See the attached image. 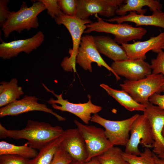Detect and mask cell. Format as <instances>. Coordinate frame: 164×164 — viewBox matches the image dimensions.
Returning <instances> with one entry per match:
<instances>
[{"mask_svg": "<svg viewBox=\"0 0 164 164\" xmlns=\"http://www.w3.org/2000/svg\"><path fill=\"white\" fill-rule=\"evenodd\" d=\"M162 92L163 91H164V84H163V85L162 86Z\"/></svg>", "mask_w": 164, "mask_h": 164, "instance_id": "f35d334b", "label": "cell"}, {"mask_svg": "<svg viewBox=\"0 0 164 164\" xmlns=\"http://www.w3.org/2000/svg\"><path fill=\"white\" fill-rule=\"evenodd\" d=\"M162 92V94L155 93L152 95L149 98V101L164 109V91Z\"/></svg>", "mask_w": 164, "mask_h": 164, "instance_id": "d6a6232c", "label": "cell"}, {"mask_svg": "<svg viewBox=\"0 0 164 164\" xmlns=\"http://www.w3.org/2000/svg\"><path fill=\"white\" fill-rule=\"evenodd\" d=\"M109 22L121 23L125 22H132L136 27L141 26H152L164 29V12L162 10L152 12L151 15L138 14L136 12H130L127 15L112 17L106 20Z\"/></svg>", "mask_w": 164, "mask_h": 164, "instance_id": "ac0fdd59", "label": "cell"}, {"mask_svg": "<svg viewBox=\"0 0 164 164\" xmlns=\"http://www.w3.org/2000/svg\"><path fill=\"white\" fill-rule=\"evenodd\" d=\"M162 50H164V44L162 47Z\"/></svg>", "mask_w": 164, "mask_h": 164, "instance_id": "ab89813d", "label": "cell"}, {"mask_svg": "<svg viewBox=\"0 0 164 164\" xmlns=\"http://www.w3.org/2000/svg\"><path fill=\"white\" fill-rule=\"evenodd\" d=\"M30 160L17 155H0V164H29Z\"/></svg>", "mask_w": 164, "mask_h": 164, "instance_id": "4dcf8cb0", "label": "cell"}, {"mask_svg": "<svg viewBox=\"0 0 164 164\" xmlns=\"http://www.w3.org/2000/svg\"><path fill=\"white\" fill-rule=\"evenodd\" d=\"M164 84V77L162 74L152 73L137 80H127L120 86L136 101L145 105L152 95L162 92V87Z\"/></svg>", "mask_w": 164, "mask_h": 164, "instance_id": "5b68a950", "label": "cell"}, {"mask_svg": "<svg viewBox=\"0 0 164 164\" xmlns=\"http://www.w3.org/2000/svg\"><path fill=\"white\" fill-rule=\"evenodd\" d=\"M82 164H102L97 159L96 157L94 158L90 161L85 162Z\"/></svg>", "mask_w": 164, "mask_h": 164, "instance_id": "e575fe53", "label": "cell"}, {"mask_svg": "<svg viewBox=\"0 0 164 164\" xmlns=\"http://www.w3.org/2000/svg\"><path fill=\"white\" fill-rule=\"evenodd\" d=\"M123 152L120 148L113 146L96 158L102 164H129L123 158Z\"/></svg>", "mask_w": 164, "mask_h": 164, "instance_id": "d4e9b609", "label": "cell"}, {"mask_svg": "<svg viewBox=\"0 0 164 164\" xmlns=\"http://www.w3.org/2000/svg\"><path fill=\"white\" fill-rule=\"evenodd\" d=\"M63 139L60 147L66 151L73 161L81 164L86 162L87 152L85 141L77 128H69L63 134Z\"/></svg>", "mask_w": 164, "mask_h": 164, "instance_id": "2e32d148", "label": "cell"}, {"mask_svg": "<svg viewBox=\"0 0 164 164\" xmlns=\"http://www.w3.org/2000/svg\"><path fill=\"white\" fill-rule=\"evenodd\" d=\"M123 3L116 11V14L119 16L125 15L128 12L144 15L147 10L143 8L145 6H148L152 12L162 10V7L160 1L156 0H124Z\"/></svg>", "mask_w": 164, "mask_h": 164, "instance_id": "ffe728a7", "label": "cell"}, {"mask_svg": "<svg viewBox=\"0 0 164 164\" xmlns=\"http://www.w3.org/2000/svg\"><path fill=\"white\" fill-rule=\"evenodd\" d=\"M162 136L164 138V128H163V130H162Z\"/></svg>", "mask_w": 164, "mask_h": 164, "instance_id": "74e56055", "label": "cell"}, {"mask_svg": "<svg viewBox=\"0 0 164 164\" xmlns=\"http://www.w3.org/2000/svg\"><path fill=\"white\" fill-rule=\"evenodd\" d=\"M153 156L157 164H164V158L159 157L157 155L153 152Z\"/></svg>", "mask_w": 164, "mask_h": 164, "instance_id": "836d02e7", "label": "cell"}, {"mask_svg": "<svg viewBox=\"0 0 164 164\" xmlns=\"http://www.w3.org/2000/svg\"><path fill=\"white\" fill-rule=\"evenodd\" d=\"M95 15L97 21L86 25L84 33L96 32L110 33L114 36V40L117 43L121 44L132 40L141 39L147 32L146 29L142 27H134L126 23H110L103 20L97 14Z\"/></svg>", "mask_w": 164, "mask_h": 164, "instance_id": "3957f363", "label": "cell"}, {"mask_svg": "<svg viewBox=\"0 0 164 164\" xmlns=\"http://www.w3.org/2000/svg\"><path fill=\"white\" fill-rule=\"evenodd\" d=\"M9 0H0V26L2 27L7 19L10 11L7 7Z\"/></svg>", "mask_w": 164, "mask_h": 164, "instance_id": "1f68e13d", "label": "cell"}, {"mask_svg": "<svg viewBox=\"0 0 164 164\" xmlns=\"http://www.w3.org/2000/svg\"><path fill=\"white\" fill-rule=\"evenodd\" d=\"M158 156L161 158H164V153L157 155Z\"/></svg>", "mask_w": 164, "mask_h": 164, "instance_id": "8d00e7d4", "label": "cell"}, {"mask_svg": "<svg viewBox=\"0 0 164 164\" xmlns=\"http://www.w3.org/2000/svg\"><path fill=\"white\" fill-rule=\"evenodd\" d=\"M144 114L150 123L154 143L152 151L157 155L164 153V138L162 132L164 127V109L148 102Z\"/></svg>", "mask_w": 164, "mask_h": 164, "instance_id": "4fadbf2b", "label": "cell"}, {"mask_svg": "<svg viewBox=\"0 0 164 164\" xmlns=\"http://www.w3.org/2000/svg\"><path fill=\"white\" fill-rule=\"evenodd\" d=\"M164 44V31L155 37H151L143 41H137L132 44L122 43L128 59L131 60L146 59V53L150 50L158 53Z\"/></svg>", "mask_w": 164, "mask_h": 164, "instance_id": "e0dca14e", "label": "cell"}, {"mask_svg": "<svg viewBox=\"0 0 164 164\" xmlns=\"http://www.w3.org/2000/svg\"><path fill=\"white\" fill-rule=\"evenodd\" d=\"M58 4L63 14L71 17H75L77 0H58Z\"/></svg>", "mask_w": 164, "mask_h": 164, "instance_id": "4316f807", "label": "cell"}, {"mask_svg": "<svg viewBox=\"0 0 164 164\" xmlns=\"http://www.w3.org/2000/svg\"><path fill=\"white\" fill-rule=\"evenodd\" d=\"M64 131L60 126H53L47 122L31 120H28L25 127L21 130H8L0 124V138L25 139L30 146L39 150L62 135Z\"/></svg>", "mask_w": 164, "mask_h": 164, "instance_id": "6da1fadb", "label": "cell"}, {"mask_svg": "<svg viewBox=\"0 0 164 164\" xmlns=\"http://www.w3.org/2000/svg\"><path fill=\"white\" fill-rule=\"evenodd\" d=\"M100 86L104 89L110 96L114 98L121 105L130 111H141L145 110V105L136 101L125 91L113 89L107 84H101Z\"/></svg>", "mask_w": 164, "mask_h": 164, "instance_id": "7402d4cb", "label": "cell"}, {"mask_svg": "<svg viewBox=\"0 0 164 164\" xmlns=\"http://www.w3.org/2000/svg\"><path fill=\"white\" fill-rule=\"evenodd\" d=\"M135 114L128 119L120 121H112L94 114L91 121L97 123L105 128L106 135L113 146H126L129 140V133L132 125L139 116Z\"/></svg>", "mask_w": 164, "mask_h": 164, "instance_id": "8992f818", "label": "cell"}, {"mask_svg": "<svg viewBox=\"0 0 164 164\" xmlns=\"http://www.w3.org/2000/svg\"><path fill=\"white\" fill-rule=\"evenodd\" d=\"M38 98L35 96L25 95L22 99L17 100L0 109V117L8 115H17L33 111H40L50 114L54 116L59 121H63L66 118L59 115L44 104L38 102Z\"/></svg>", "mask_w": 164, "mask_h": 164, "instance_id": "7c38bea8", "label": "cell"}, {"mask_svg": "<svg viewBox=\"0 0 164 164\" xmlns=\"http://www.w3.org/2000/svg\"><path fill=\"white\" fill-rule=\"evenodd\" d=\"M74 122L85 142L87 152L85 162L101 155L113 146L103 129L83 124L76 119Z\"/></svg>", "mask_w": 164, "mask_h": 164, "instance_id": "52a82bcc", "label": "cell"}, {"mask_svg": "<svg viewBox=\"0 0 164 164\" xmlns=\"http://www.w3.org/2000/svg\"><path fill=\"white\" fill-rule=\"evenodd\" d=\"M96 48L100 53L114 61H121L128 59L126 51L111 37L105 36H94Z\"/></svg>", "mask_w": 164, "mask_h": 164, "instance_id": "d6986e66", "label": "cell"}, {"mask_svg": "<svg viewBox=\"0 0 164 164\" xmlns=\"http://www.w3.org/2000/svg\"><path fill=\"white\" fill-rule=\"evenodd\" d=\"M0 107L5 106L18 100L20 96L24 94L22 87L18 86V80L15 78L9 82L0 83Z\"/></svg>", "mask_w": 164, "mask_h": 164, "instance_id": "44dd1931", "label": "cell"}, {"mask_svg": "<svg viewBox=\"0 0 164 164\" xmlns=\"http://www.w3.org/2000/svg\"><path fill=\"white\" fill-rule=\"evenodd\" d=\"M153 152L150 148H145L139 155L128 153L123 152L124 159L129 164H157L153 156Z\"/></svg>", "mask_w": 164, "mask_h": 164, "instance_id": "484cf974", "label": "cell"}, {"mask_svg": "<svg viewBox=\"0 0 164 164\" xmlns=\"http://www.w3.org/2000/svg\"><path fill=\"white\" fill-rule=\"evenodd\" d=\"M75 17L81 19H88L94 14L110 17L114 16L123 0H77Z\"/></svg>", "mask_w": 164, "mask_h": 164, "instance_id": "8fae6325", "label": "cell"}, {"mask_svg": "<svg viewBox=\"0 0 164 164\" xmlns=\"http://www.w3.org/2000/svg\"><path fill=\"white\" fill-rule=\"evenodd\" d=\"M111 67L116 75L131 81L142 79L152 73L150 64L142 59L113 62Z\"/></svg>", "mask_w": 164, "mask_h": 164, "instance_id": "9a60e30c", "label": "cell"}, {"mask_svg": "<svg viewBox=\"0 0 164 164\" xmlns=\"http://www.w3.org/2000/svg\"><path fill=\"white\" fill-rule=\"evenodd\" d=\"M39 0L44 5L47 14L52 18L55 19L64 14L58 4V0Z\"/></svg>", "mask_w": 164, "mask_h": 164, "instance_id": "f1b7e54d", "label": "cell"}, {"mask_svg": "<svg viewBox=\"0 0 164 164\" xmlns=\"http://www.w3.org/2000/svg\"><path fill=\"white\" fill-rule=\"evenodd\" d=\"M43 4L38 0L28 7L25 2H23L19 9L16 12H10L6 21L1 28L5 38L14 31L20 33L26 29H37L39 26L38 15L46 9Z\"/></svg>", "mask_w": 164, "mask_h": 164, "instance_id": "7a4b0ae2", "label": "cell"}, {"mask_svg": "<svg viewBox=\"0 0 164 164\" xmlns=\"http://www.w3.org/2000/svg\"><path fill=\"white\" fill-rule=\"evenodd\" d=\"M70 164H82L80 163L75 161H73Z\"/></svg>", "mask_w": 164, "mask_h": 164, "instance_id": "d590c367", "label": "cell"}, {"mask_svg": "<svg viewBox=\"0 0 164 164\" xmlns=\"http://www.w3.org/2000/svg\"><path fill=\"white\" fill-rule=\"evenodd\" d=\"M54 19L58 25H63L69 31L73 42V47L70 49L69 56L65 57L60 65L67 72H76V59L81 42L82 34L86 29V24L93 22L90 19L83 20L76 17H71L64 14Z\"/></svg>", "mask_w": 164, "mask_h": 164, "instance_id": "277c9868", "label": "cell"}, {"mask_svg": "<svg viewBox=\"0 0 164 164\" xmlns=\"http://www.w3.org/2000/svg\"><path fill=\"white\" fill-rule=\"evenodd\" d=\"M93 62L97 63L98 66H103L111 71L115 76L117 81L120 79V77L115 74L111 67L101 57L96 48L94 36L91 35H85L81 37L76 63L84 70L92 72L91 63Z\"/></svg>", "mask_w": 164, "mask_h": 164, "instance_id": "30bf717a", "label": "cell"}, {"mask_svg": "<svg viewBox=\"0 0 164 164\" xmlns=\"http://www.w3.org/2000/svg\"><path fill=\"white\" fill-rule=\"evenodd\" d=\"M130 132L131 135L125 146V152L139 155L141 153L138 148L139 144L143 147L153 148L154 141L150 125L144 114L139 115L135 120Z\"/></svg>", "mask_w": 164, "mask_h": 164, "instance_id": "9c48e42d", "label": "cell"}, {"mask_svg": "<svg viewBox=\"0 0 164 164\" xmlns=\"http://www.w3.org/2000/svg\"><path fill=\"white\" fill-rule=\"evenodd\" d=\"M42 85L47 91L52 94L57 98L56 100H54L51 98L47 101L54 109L72 113L79 118L86 124H88L91 121V114H96L102 109L101 107L92 103L91 96L89 94L87 95L89 100L87 102L73 103L68 101L67 99L63 98V93L57 95L55 93L53 90L49 89L43 84Z\"/></svg>", "mask_w": 164, "mask_h": 164, "instance_id": "ba28073f", "label": "cell"}, {"mask_svg": "<svg viewBox=\"0 0 164 164\" xmlns=\"http://www.w3.org/2000/svg\"><path fill=\"white\" fill-rule=\"evenodd\" d=\"M152 73L161 74L164 77V52L162 50L157 53L156 58L151 62Z\"/></svg>", "mask_w": 164, "mask_h": 164, "instance_id": "83f0119b", "label": "cell"}, {"mask_svg": "<svg viewBox=\"0 0 164 164\" xmlns=\"http://www.w3.org/2000/svg\"><path fill=\"white\" fill-rule=\"evenodd\" d=\"M44 40L42 31H39L32 37L26 39L14 40L0 44V57L4 60L17 56L22 52L29 54L39 47Z\"/></svg>", "mask_w": 164, "mask_h": 164, "instance_id": "5bb4252c", "label": "cell"}, {"mask_svg": "<svg viewBox=\"0 0 164 164\" xmlns=\"http://www.w3.org/2000/svg\"><path fill=\"white\" fill-rule=\"evenodd\" d=\"M38 152L29 145L28 142L23 145L18 146L4 141L0 142V155H12L31 159L38 154Z\"/></svg>", "mask_w": 164, "mask_h": 164, "instance_id": "603a6c76", "label": "cell"}, {"mask_svg": "<svg viewBox=\"0 0 164 164\" xmlns=\"http://www.w3.org/2000/svg\"><path fill=\"white\" fill-rule=\"evenodd\" d=\"M73 161L68 153L59 146L50 164H70Z\"/></svg>", "mask_w": 164, "mask_h": 164, "instance_id": "f546056e", "label": "cell"}, {"mask_svg": "<svg viewBox=\"0 0 164 164\" xmlns=\"http://www.w3.org/2000/svg\"><path fill=\"white\" fill-rule=\"evenodd\" d=\"M63 139V134L44 146L35 158L30 159L29 164H50Z\"/></svg>", "mask_w": 164, "mask_h": 164, "instance_id": "cb8c5ba5", "label": "cell"}]
</instances>
